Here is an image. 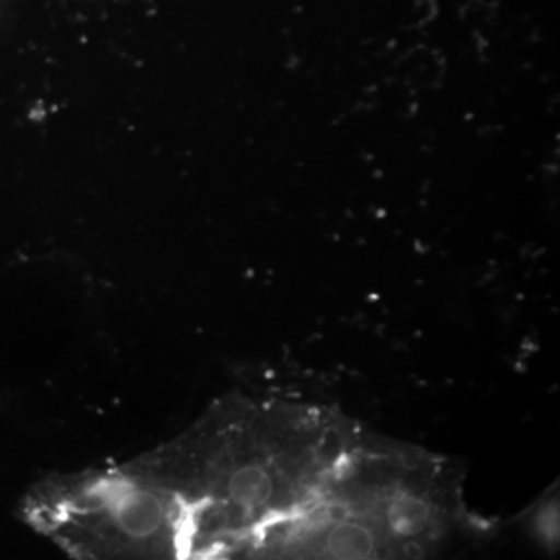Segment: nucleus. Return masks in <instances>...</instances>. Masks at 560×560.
<instances>
[{"instance_id": "1", "label": "nucleus", "mask_w": 560, "mask_h": 560, "mask_svg": "<svg viewBox=\"0 0 560 560\" xmlns=\"http://www.w3.org/2000/svg\"><path fill=\"white\" fill-rule=\"evenodd\" d=\"M319 544L330 558L368 559L381 555V533L363 517L335 518L324 530Z\"/></svg>"}, {"instance_id": "2", "label": "nucleus", "mask_w": 560, "mask_h": 560, "mask_svg": "<svg viewBox=\"0 0 560 560\" xmlns=\"http://www.w3.org/2000/svg\"><path fill=\"white\" fill-rule=\"evenodd\" d=\"M164 504L145 490H128L116 503L117 523L132 537L151 536L164 521Z\"/></svg>"}, {"instance_id": "3", "label": "nucleus", "mask_w": 560, "mask_h": 560, "mask_svg": "<svg viewBox=\"0 0 560 560\" xmlns=\"http://www.w3.org/2000/svg\"><path fill=\"white\" fill-rule=\"evenodd\" d=\"M230 499L245 511L261 510L270 503L275 493V482L264 467L245 466L235 470L228 482Z\"/></svg>"}]
</instances>
